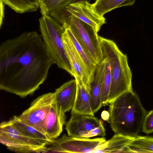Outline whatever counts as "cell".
<instances>
[{
    "mask_svg": "<svg viewBox=\"0 0 153 153\" xmlns=\"http://www.w3.org/2000/svg\"><path fill=\"white\" fill-rule=\"evenodd\" d=\"M55 62L41 36L25 32L0 46V89L24 98L47 79Z\"/></svg>",
    "mask_w": 153,
    "mask_h": 153,
    "instance_id": "obj_1",
    "label": "cell"
},
{
    "mask_svg": "<svg viewBox=\"0 0 153 153\" xmlns=\"http://www.w3.org/2000/svg\"><path fill=\"white\" fill-rule=\"evenodd\" d=\"M108 121L115 134L135 137L142 129L147 112L134 91L124 93L110 104Z\"/></svg>",
    "mask_w": 153,
    "mask_h": 153,
    "instance_id": "obj_2",
    "label": "cell"
},
{
    "mask_svg": "<svg viewBox=\"0 0 153 153\" xmlns=\"http://www.w3.org/2000/svg\"><path fill=\"white\" fill-rule=\"evenodd\" d=\"M103 58L111 67V82L107 104L125 92L133 91L132 74L126 54L123 53L113 40L99 36Z\"/></svg>",
    "mask_w": 153,
    "mask_h": 153,
    "instance_id": "obj_3",
    "label": "cell"
},
{
    "mask_svg": "<svg viewBox=\"0 0 153 153\" xmlns=\"http://www.w3.org/2000/svg\"><path fill=\"white\" fill-rule=\"evenodd\" d=\"M39 19L42 40L55 63L74 77L75 75L62 40L65 29L55 19L44 13Z\"/></svg>",
    "mask_w": 153,
    "mask_h": 153,
    "instance_id": "obj_4",
    "label": "cell"
},
{
    "mask_svg": "<svg viewBox=\"0 0 153 153\" xmlns=\"http://www.w3.org/2000/svg\"><path fill=\"white\" fill-rule=\"evenodd\" d=\"M0 142L9 150L21 153H46V144L26 136L9 122L0 125Z\"/></svg>",
    "mask_w": 153,
    "mask_h": 153,
    "instance_id": "obj_5",
    "label": "cell"
},
{
    "mask_svg": "<svg viewBox=\"0 0 153 153\" xmlns=\"http://www.w3.org/2000/svg\"><path fill=\"white\" fill-rule=\"evenodd\" d=\"M69 27L91 53L97 64L103 59L100 37L91 26L72 15L68 16L62 25Z\"/></svg>",
    "mask_w": 153,
    "mask_h": 153,
    "instance_id": "obj_6",
    "label": "cell"
},
{
    "mask_svg": "<svg viewBox=\"0 0 153 153\" xmlns=\"http://www.w3.org/2000/svg\"><path fill=\"white\" fill-rule=\"evenodd\" d=\"M65 124V129L70 136L89 138L97 136H104L106 134L102 121L94 115L72 114Z\"/></svg>",
    "mask_w": 153,
    "mask_h": 153,
    "instance_id": "obj_7",
    "label": "cell"
},
{
    "mask_svg": "<svg viewBox=\"0 0 153 153\" xmlns=\"http://www.w3.org/2000/svg\"><path fill=\"white\" fill-rule=\"evenodd\" d=\"M55 100L54 92L41 95L33 100L29 108L18 117L23 123L46 134L45 119Z\"/></svg>",
    "mask_w": 153,
    "mask_h": 153,
    "instance_id": "obj_8",
    "label": "cell"
},
{
    "mask_svg": "<svg viewBox=\"0 0 153 153\" xmlns=\"http://www.w3.org/2000/svg\"><path fill=\"white\" fill-rule=\"evenodd\" d=\"M106 141L102 137L93 139L79 138L67 135L53 139L48 147L47 152L93 153Z\"/></svg>",
    "mask_w": 153,
    "mask_h": 153,
    "instance_id": "obj_9",
    "label": "cell"
},
{
    "mask_svg": "<svg viewBox=\"0 0 153 153\" xmlns=\"http://www.w3.org/2000/svg\"><path fill=\"white\" fill-rule=\"evenodd\" d=\"M72 15L91 26L97 32L106 23L104 16L97 13L92 4L87 1H80L70 4L66 8L65 13L58 22L62 25L68 16Z\"/></svg>",
    "mask_w": 153,
    "mask_h": 153,
    "instance_id": "obj_10",
    "label": "cell"
},
{
    "mask_svg": "<svg viewBox=\"0 0 153 153\" xmlns=\"http://www.w3.org/2000/svg\"><path fill=\"white\" fill-rule=\"evenodd\" d=\"M65 50L76 77L88 92L91 82L86 68L75 48L65 32L62 36Z\"/></svg>",
    "mask_w": 153,
    "mask_h": 153,
    "instance_id": "obj_11",
    "label": "cell"
},
{
    "mask_svg": "<svg viewBox=\"0 0 153 153\" xmlns=\"http://www.w3.org/2000/svg\"><path fill=\"white\" fill-rule=\"evenodd\" d=\"M77 84L76 80H71L56 89L54 93L57 108L63 114L71 109L76 97Z\"/></svg>",
    "mask_w": 153,
    "mask_h": 153,
    "instance_id": "obj_12",
    "label": "cell"
},
{
    "mask_svg": "<svg viewBox=\"0 0 153 153\" xmlns=\"http://www.w3.org/2000/svg\"><path fill=\"white\" fill-rule=\"evenodd\" d=\"M106 59H103L97 64L88 92L90 96L92 109L94 113L102 107V88L104 74Z\"/></svg>",
    "mask_w": 153,
    "mask_h": 153,
    "instance_id": "obj_13",
    "label": "cell"
},
{
    "mask_svg": "<svg viewBox=\"0 0 153 153\" xmlns=\"http://www.w3.org/2000/svg\"><path fill=\"white\" fill-rule=\"evenodd\" d=\"M65 116L57 107L55 101L52 104L46 117L45 123L46 135L50 139L57 138L62 131L63 126L65 124Z\"/></svg>",
    "mask_w": 153,
    "mask_h": 153,
    "instance_id": "obj_14",
    "label": "cell"
},
{
    "mask_svg": "<svg viewBox=\"0 0 153 153\" xmlns=\"http://www.w3.org/2000/svg\"><path fill=\"white\" fill-rule=\"evenodd\" d=\"M64 28L65 32L85 65L91 83L93 79L95 71L97 64L80 39L73 34L69 27Z\"/></svg>",
    "mask_w": 153,
    "mask_h": 153,
    "instance_id": "obj_15",
    "label": "cell"
},
{
    "mask_svg": "<svg viewBox=\"0 0 153 153\" xmlns=\"http://www.w3.org/2000/svg\"><path fill=\"white\" fill-rule=\"evenodd\" d=\"M135 137L118 134L99 145L93 153H126L127 148Z\"/></svg>",
    "mask_w": 153,
    "mask_h": 153,
    "instance_id": "obj_16",
    "label": "cell"
},
{
    "mask_svg": "<svg viewBox=\"0 0 153 153\" xmlns=\"http://www.w3.org/2000/svg\"><path fill=\"white\" fill-rule=\"evenodd\" d=\"M92 0H41L39 8L41 14L50 15L57 21L65 13L66 7L71 4L80 1L90 2Z\"/></svg>",
    "mask_w": 153,
    "mask_h": 153,
    "instance_id": "obj_17",
    "label": "cell"
},
{
    "mask_svg": "<svg viewBox=\"0 0 153 153\" xmlns=\"http://www.w3.org/2000/svg\"><path fill=\"white\" fill-rule=\"evenodd\" d=\"M77 84V91L74 105L71 109V114H78L94 115L88 92L79 82L74 78Z\"/></svg>",
    "mask_w": 153,
    "mask_h": 153,
    "instance_id": "obj_18",
    "label": "cell"
},
{
    "mask_svg": "<svg viewBox=\"0 0 153 153\" xmlns=\"http://www.w3.org/2000/svg\"><path fill=\"white\" fill-rule=\"evenodd\" d=\"M11 124L24 135L47 146L50 145L53 140L50 139L46 134L35 128L25 123L14 116L9 121Z\"/></svg>",
    "mask_w": 153,
    "mask_h": 153,
    "instance_id": "obj_19",
    "label": "cell"
},
{
    "mask_svg": "<svg viewBox=\"0 0 153 153\" xmlns=\"http://www.w3.org/2000/svg\"><path fill=\"white\" fill-rule=\"evenodd\" d=\"M135 0H96L92 4L95 11L99 15L104 16L112 10L123 6H131Z\"/></svg>",
    "mask_w": 153,
    "mask_h": 153,
    "instance_id": "obj_20",
    "label": "cell"
},
{
    "mask_svg": "<svg viewBox=\"0 0 153 153\" xmlns=\"http://www.w3.org/2000/svg\"><path fill=\"white\" fill-rule=\"evenodd\" d=\"M153 153V137L137 136L128 145L126 153Z\"/></svg>",
    "mask_w": 153,
    "mask_h": 153,
    "instance_id": "obj_21",
    "label": "cell"
},
{
    "mask_svg": "<svg viewBox=\"0 0 153 153\" xmlns=\"http://www.w3.org/2000/svg\"><path fill=\"white\" fill-rule=\"evenodd\" d=\"M17 13H23L36 11L39 7V0H0Z\"/></svg>",
    "mask_w": 153,
    "mask_h": 153,
    "instance_id": "obj_22",
    "label": "cell"
},
{
    "mask_svg": "<svg viewBox=\"0 0 153 153\" xmlns=\"http://www.w3.org/2000/svg\"><path fill=\"white\" fill-rule=\"evenodd\" d=\"M106 59L105 71L102 80V106L108 105V99L111 82V67L108 61Z\"/></svg>",
    "mask_w": 153,
    "mask_h": 153,
    "instance_id": "obj_23",
    "label": "cell"
},
{
    "mask_svg": "<svg viewBox=\"0 0 153 153\" xmlns=\"http://www.w3.org/2000/svg\"><path fill=\"white\" fill-rule=\"evenodd\" d=\"M142 131L148 134L153 132V110L147 113L142 127Z\"/></svg>",
    "mask_w": 153,
    "mask_h": 153,
    "instance_id": "obj_24",
    "label": "cell"
},
{
    "mask_svg": "<svg viewBox=\"0 0 153 153\" xmlns=\"http://www.w3.org/2000/svg\"><path fill=\"white\" fill-rule=\"evenodd\" d=\"M101 116L103 120L108 121L109 119L110 114L109 112L104 111L102 112Z\"/></svg>",
    "mask_w": 153,
    "mask_h": 153,
    "instance_id": "obj_25",
    "label": "cell"
},
{
    "mask_svg": "<svg viewBox=\"0 0 153 153\" xmlns=\"http://www.w3.org/2000/svg\"><path fill=\"white\" fill-rule=\"evenodd\" d=\"M39 0V1H41V0Z\"/></svg>",
    "mask_w": 153,
    "mask_h": 153,
    "instance_id": "obj_26",
    "label": "cell"
}]
</instances>
